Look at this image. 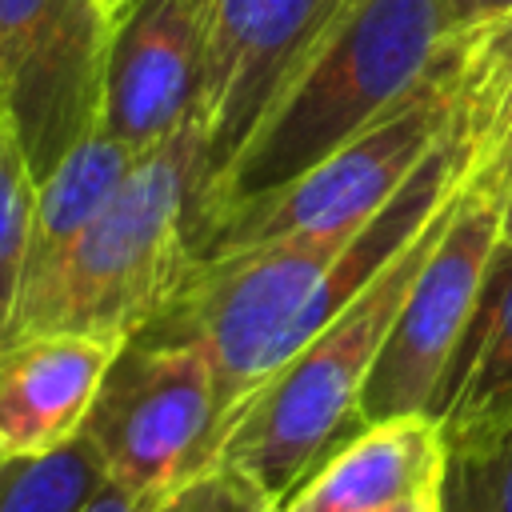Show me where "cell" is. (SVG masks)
<instances>
[{
    "mask_svg": "<svg viewBox=\"0 0 512 512\" xmlns=\"http://www.w3.org/2000/svg\"><path fill=\"white\" fill-rule=\"evenodd\" d=\"M444 444L476 440L512 424V248L500 244L476 316L440 388L436 416Z\"/></svg>",
    "mask_w": 512,
    "mask_h": 512,
    "instance_id": "4fadbf2b",
    "label": "cell"
},
{
    "mask_svg": "<svg viewBox=\"0 0 512 512\" xmlns=\"http://www.w3.org/2000/svg\"><path fill=\"white\" fill-rule=\"evenodd\" d=\"M104 464L88 436L72 444L0 464V512H80L104 484Z\"/></svg>",
    "mask_w": 512,
    "mask_h": 512,
    "instance_id": "2e32d148",
    "label": "cell"
},
{
    "mask_svg": "<svg viewBox=\"0 0 512 512\" xmlns=\"http://www.w3.org/2000/svg\"><path fill=\"white\" fill-rule=\"evenodd\" d=\"M120 344L88 332H32L0 352V464L72 444Z\"/></svg>",
    "mask_w": 512,
    "mask_h": 512,
    "instance_id": "8fae6325",
    "label": "cell"
},
{
    "mask_svg": "<svg viewBox=\"0 0 512 512\" xmlns=\"http://www.w3.org/2000/svg\"><path fill=\"white\" fill-rule=\"evenodd\" d=\"M460 124L472 168L512 172V8L460 32Z\"/></svg>",
    "mask_w": 512,
    "mask_h": 512,
    "instance_id": "9a60e30c",
    "label": "cell"
},
{
    "mask_svg": "<svg viewBox=\"0 0 512 512\" xmlns=\"http://www.w3.org/2000/svg\"><path fill=\"white\" fill-rule=\"evenodd\" d=\"M508 8H512V0H452L456 28H460V32H468V28H476V24L492 20V16H500V12H508Z\"/></svg>",
    "mask_w": 512,
    "mask_h": 512,
    "instance_id": "44dd1931",
    "label": "cell"
},
{
    "mask_svg": "<svg viewBox=\"0 0 512 512\" xmlns=\"http://www.w3.org/2000/svg\"><path fill=\"white\" fill-rule=\"evenodd\" d=\"M148 504H152V496H136V492H128V488L104 480L80 512H148Z\"/></svg>",
    "mask_w": 512,
    "mask_h": 512,
    "instance_id": "ffe728a7",
    "label": "cell"
},
{
    "mask_svg": "<svg viewBox=\"0 0 512 512\" xmlns=\"http://www.w3.org/2000/svg\"><path fill=\"white\" fill-rule=\"evenodd\" d=\"M456 64L452 0H348L264 104L228 168L192 200L188 244L216 216L284 188Z\"/></svg>",
    "mask_w": 512,
    "mask_h": 512,
    "instance_id": "7a4b0ae2",
    "label": "cell"
},
{
    "mask_svg": "<svg viewBox=\"0 0 512 512\" xmlns=\"http://www.w3.org/2000/svg\"><path fill=\"white\" fill-rule=\"evenodd\" d=\"M460 116V64L424 80L396 112L376 120L368 132L288 180L284 188L256 196L216 216L196 240L192 260L228 256L280 236L340 232L364 224L448 136Z\"/></svg>",
    "mask_w": 512,
    "mask_h": 512,
    "instance_id": "5b68a950",
    "label": "cell"
},
{
    "mask_svg": "<svg viewBox=\"0 0 512 512\" xmlns=\"http://www.w3.org/2000/svg\"><path fill=\"white\" fill-rule=\"evenodd\" d=\"M104 476L136 496H160L208 468L212 452V360L200 340L140 328L120 344L96 404L80 428Z\"/></svg>",
    "mask_w": 512,
    "mask_h": 512,
    "instance_id": "52a82bcc",
    "label": "cell"
},
{
    "mask_svg": "<svg viewBox=\"0 0 512 512\" xmlns=\"http://www.w3.org/2000/svg\"><path fill=\"white\" fill-rule=\"evenodd\" d=\"M504 172L472 168L456 208L420 264L384 348L360 392L356 424L396 420V416H436L440 388L476 316L488 264L500 248V204Z\"/></svg>",
    "mask_w": 512,
    "mask_h": 512,
    "instance_id": "8992f818",
    "label": "cell"
},
{
    "mask_svg": "<svg viewBox=\"0 0 512 512\" xmlns=\"http://www.w3.org/2000/svg\"><path fill=\"white\" fill-rule=\"evenodd\" d=\"M380 512H440V504H436V492H428V496H412V500H400Z\"/></svg>",
    "mask_w": 512,
    "mask_h": 512,
    "instance_id": "603a6c76",
    "label": "cell"
},
{
    "mask_svg": "<svg viewBox=\"0 0 512 512\" xmlns=\"http://www.w3.org/2000/svg\"><path fill=\"white\" fill-rule=\"evenodd\" d=\"M444 436L432 416L376 420L320 460L280 512H380L440 488Z\"/></svg>",
    "mask_w": 512,
    "mask_h": 512,
    "instance_id": "7c38bea8",
    "label": "cell"
},
{
    "mask_svg": "<svg viewBox=\"0 0 512 512\" xmlns=\"http://www.w3.org/2000/svg\"><path fill=\"white\" fill-rule=\"evenodd\" d=\"M124 4H128V0H100L104 12H116V8H124Z\"/></svg>",
    "mask_w": 512,
    "mask_h": 512,
    "instance_id": "cb8c5ba5",
    "label": "cell"
},
{
    "mask_svg": "<svg viewBox=\"0 0 512 512\" xmlns=\"http://www.w3.org/2000/svg\"><path fill=\"white\" fill-rule=\"evenodd\" d=\"M200 156V116L148 148L48 280L16 304L12 340L56 328L116 344L132 340L192 268L188 216L200 184Z\"/></svg>",
    "mask_w": 512,
    "mask_h": 512,
    "instance_id": "3957f363",
    "label": "cell"
},
{
    "mask_svg": "<svg viewBox=\"0 0 512 512\" xmlns=\"http://www.w3.org/2000/svg\"><path fill=\"white\" fill-rule=\"evenodd\" d=\"M216 0H128L112 12L100 128L136 152L176 136L200 108Z\"/></svg>",
    "mask_w": 512,
    "mask_h": 512,
    "instance_id": "30bf717a",
    "label": "cell"
},
{
    "mask_svg": "<svg viewBox=\"0 0 512 512\" xmlns=\"http://www.w3.org/2000/svg\"><path fill=\"white\" fill-rule=\"evenodd\" d=\"M436 504L440 512H512V424L444 444Z\"/></svg>",
    "mask_w": 512,
    "mask_h": 512,
    "instance_id": "e0dca14e",
    "label": "cell"
},
{
    "mask_svg": "<svg viewBox=\"0 0 512 512\" xmlns=\"http://www.w3.org/2000/svg\"><path fill=\"white\" fill-rule=\"evenodd\" d=\"M108 44L100 0H0V120L36 184L100 128Z\"/></svg>",
    "mask_w": 512,
    "mask_h": 512,
    "instance_id": "ba28073f",
    "label": "cell"
},
{
    "mask_svg": "<svg viewBox=\"0 0 512 512\" xmlns=\"http://www.w3.org/2000/svg\"><path fill=\"white\" fill-rule=\"evenodd\" d=\"M32 204H36V180L8 136L0 120V352L12 344L16 324V300L24 280V256H28V228H32Z\"/></svg>",
    "mask_w": 512,
    "mask_h": 512,
    "instance_id": "ac0fdd59",
    "label": "cell"
},
{
    "mask_svg": "<svg viewBox=\"0 0 512 512\" xmlns=\"http://www.w3.org/2000/svg\"><path fill=\"white\" fill-rule=\"evenodd\" d=\"M144 152L128 148L124 140L108 136L96 128L84 136L52 172L48 180L36 184V204H32V228H28V256H24V280H20V300L36 292L48 272L68 256V248L80 240V232L104 212V204L120 192L128 180L132 164ZM16 300V304H20Z\"/></svg>",
    "mask_w": 512,
    "mask_h": 512,
    "instance_id": "5bb4252c",
    "label": "cell"
},
{
    "mask_svg": "<svg viewBox=\"0 0 512 512\" xmlns=\"http://www.w3.org/2000/svg\"><path fill=\"white\" fill-rule=\"evenodd\" d=\"M348 0H216L212 40L200 84V184L196 196L228 168L264 104L344 12ZM192 196V200H196Z\"/></svg>",
    "mask_w": 512,
    "mask_h": 512,
    "instance_id": "9c48e42d",
    "label": "cell"
},
{
    "mask_svg": "<svg viewBox=\"0 0 512 512\" xmlns=\"http://www.w3.org/2000/svg\"><path fill=\"white\" fill-rule=\"evenodd\" d=\"M460 188L332 320H324L292 356H284V364L256 388L224 436L216 460L248 472L276 504H284V496L312 468H320L324 456L360 432L356 408L368 372L420 264L440 240Z\"/></svg>",
    "mask_w": 512,
    "mask_h": 512,
    "instance_id": "277c9868",
    "label": "cell"
},
{
    "mask_svg": "<svg viewBox=\"0 0 512 512\" xmlns=\"http://www.w3.org/2000/svg\"><path fill=\"white\" fill-rule=\"evenodd\" d=\"M148 512H280V504L236 464L212 460L208 468L152 496Z\"/></svg>",
    "mask_w": 512,
    "mask_h": 512,
    "instance_id": "d6986e66",
    "label": "cell"
},
{
    "mask_svg": "<svg viewBox=\"0 0 512 512\" xmlns=\"http://www.w3.org/2000/svg\"><path fill=\"white\" fill-rule=\"evenodd\" d=\"M456 124L420 168L356 228L300 232L212 260H192L172 300L144 324L204 344L212 360V452L244 404L324 320H332L468 180Z\"/></svg>",
    "mask_w": 512,
    "mask_h": 512,
    "instance_id": "6da1fadb",
    "label": "cell"
},
{
    "mask_svg": "<svg viewBox=\"0 0 512 512\" xmlns=\"http://www.w3.org/2000/svg\"><path fill=\"white\" fill-rule=\"evenodd\" d=\"M500 244L512 248V172L504 180V204H500Z\"/></svg>",
    "mask_w": 512,
    "mask_h": 512,
    "instance_id": "7402d4cb",
    "label": "cell"
}]
</instances>
